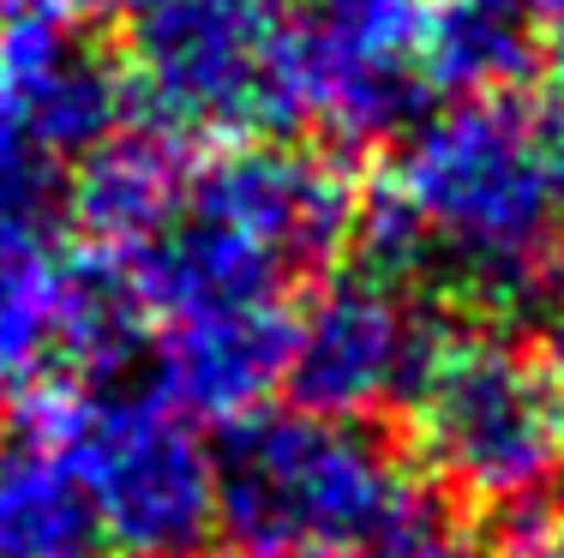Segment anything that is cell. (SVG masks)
<instances>
[{
  "instance_id": "1",
  "label": "cell",
  "mask_w": 564,
  "mask_h": 558,
  "mask_svg": "<svg viewBox=\"0 0 564 558\" xmlns=\"http://www.w3.org/2000/svg\"><path fill=\"white\" fill-rule=\"evenodd\" d=\"M372 241L391 276L553 318L564 342V102L487 90L414 121L372 193Z\"/></svg>"
},
{
  "instance_id": "2",
  "label": "cell",
  "mask_w": 564,
  "mask_h": 558,
  "mask_svg": "<svg viewBox=\"0 0 564 558\" xmlns=\"http://www.w3.org/2000/svg\"><path fill=\"white\" fill-rule=\"evenodd\" d=\"M217 528L240 558H468V523L433 474L313 408L228 420Z\"/></svg>"
},
{
  "instance_id": "3",
  "label": "cell",
  "mask_w": 564,
  "mask_h": 558,
  "mask_svg": "<svg viewBox=\"0 0 564 558\" xmlns=\"http://www.w3.org/2000/svg\"><path fill=\"white\" fill-rule=\"evenodd\" d=\"M402 403L433 481L468 504H529L564 474V342L438 330Z\"/></svg>"
},
{
  "instance_id": "4",
  "label": "cell",
  "mask_w": 564,
  "mask_h": 558,
  "mask_svg": "<svg viewBox=\"0 0 564 558\" xmlns=\"http://www.w3.org/2000/svg\"><path fill=\"white\" fill-rule=\"evenodd\" d=\"M120 78L174 144H264L301 121V24L289 0H156Z\"/></svg>"
},
{
  "instance_id": "5",
  "label": "cell",
  "mask_w": 564,
  "mask_h": 558,
  "mask_svg": "<svg viewBox=\"0 0 564 558\" xmlns=\"http://www.w3.org/2000/svg\"><path fill=\"white\" fill-rule=\"evenodd\" d=\"M55 415L85 474L97 535L127 558H193L217 528V450L163 391H73Z\"/></svg>"
},
{
  "instance_id": "6",
  "label": "cell",
  "mask_w": 564,
  "mask_h": 558,
  "mask_svg": "<svg viewBox=\"0 0 564 558\" xmlns=\"http://www.w3.org/2000/svg\"><path fill=\"white\" fill-rule=\"evenodd\" d=\"M144 307L102 252H66L55 234L0 241V396L55 403L90 391L132 354Z\"/></svg>"
},
{
  "instance_id": "7",
  "label": "cell",
  "mask_w": 564,
  "mask_h": 558,
  "mask_svg": "<svg viewBox=\"0 0 564 558\" xmlns=\"http://www.w3.org/2000/svg\"><path fill=\"white\" fill-rule=\"evenodd\" d=\"M438 330L421 318L391 271H355L318 283L289 313L282 384L294 408L330 420H367L409 396Z\"/></svg>"
},
{
  "instance_id": "8",
  "label": "cell",
  "mask_w": 564,
  "mask_h": 558,
  "mask_svg": "<svg viewBox=\"0 0 564 558\" xmlns=\"http://www.w3.org/2000/svg\"><path fill=\"white\" fill-rule=\"evenodd\" d=\"M301 121L343 144H379L438 97L426 66V0H306Z\"/></svg>"
},
{
  "instance_id": "9",
  "label": "cell",
  "mask_w": 564,
  "mask_h": 558,
  "mask_svg": "<svg viewBox=\"0 0 564 558\" xmlns=\"http://www.w3.org/2000/svg\"><path fill=\"white\" fill-rule=\"evenodd\" d=\"M181 205L264 259L282 283L325 271L360 222V198L337 163L289 144H228L186 168Z\"/></svg>"
},
{
  "instance_id": "10",
  "label": "cell",
  "mask_w": 564,
  "mask_h": 558,
  "mask_svg": "<svg viewBox=\"0 0 564 558\" xmlns=\"http://www.w3.org/2000/svg\"><path fill=\"white\" fill-rule=\"evenodd\" d=\"M151 325L163 396L193 420H240L264 408V396L282 384V349H289L282 300H210L163 313Z\"/></svg>"
},
{
  "instance_id": "11",
  "label": "cell",
  "mask_w": 564,
  "mask_h": 558,
  "mask_svg": "<svg viewBox=\"0 0 564 558\" xmlns=\"http://www.w3.org/2000/svg\"><path fill=\"white\" fill-rule=\"evenodd\" d=\"M85 474L48 408L0 445V558H90L97 547Z\"/></svg>"
},
{
  "instance_id": "12",
  "label": "cell",
  "mask_w": 564,
  "mask_h": 558,
  "mask_svg": "<svg viewBox=\"0 0 564 558\" xmlns=\"http://www.w3.org/2000/svg\"><path fill=\"white\" fill-rule=\"evenodd\" d=\"M186 186L181 144L163 132H109L97 151L78 156L73 217L102 259L127 264L169 229Z\"/></svg>"
},
{
  "instance_id": "13",
  "label": "cell",
  "mask_w": 564,
  "mask_h": 558,
  "mask_svg": "<svg viewBox=\"0 0 564 558\" xmlns=\"http://www.w3.org/2000/svg\"><path fill=\"white\" fill-rule=\"evenodd\" d=\"M541 55L534 0H433L426 7V66L438 97L510 90Z\"/></svg>"
},
{
  "instance_id": "14",
  "label": "cell",
  "mask_w": 564,
  "mask_h": 558,
  "mask_svg": "<svg viewBox=\"0 0 564 558\" xmlns=\"http://www.w3.org/2000/svg\"><path fill=\"white\" fill-rule=\"evenodd\" d=\"M517 558H564V493L546 499V511L529 523V535H522Z\"/></svg>"
},
{
  "instance_id": "15",
  "label": "cell",
  "mask_w": 564,
  "mask_h": 558,
  "mask_svg": "<svg viewBox=\"0 0 564 558\" xmlns=\"http://www.w3.org/2000/svg\"><path fill=\"white\" fill-rule=\"evenodd\" d=\"M534 19H541V61L564 97V0H534Z\"/></svg>"
},
{
  "instance_id": "16",
  "label": "cell",
  "mask_w": 564,
  "mask_h": 558,
  "mask_svg": "<svg viewBox=\"0 0 564 558\" xmlns=\"http://www.w3.org/2000/svg\"><path fill=\"white\" fill-rule=\"evenodd\" d=\"M7 19H73L78 0H0Z\"/></svg>"
},
{
  "instance_id": "17",
  "label": "cell",
  "mask_w": 564,
  "mask_h": 558,
  "mask_svg": "<svg viewBox=\"0 0 564 558\" xmlns=\"http://www.w3.org/2000/svg\"><path fill=\"white\" fill-rule=\"evenodd\" d=\"M151 7L156 0H78V12H115V19H139Z\"/></svg>"
}]
</instances>
